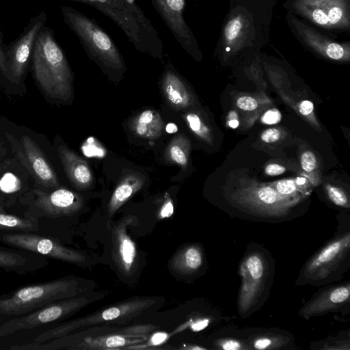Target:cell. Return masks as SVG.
<instances>
[{"label":"cell","mask_w":350,"mask_h":350,"mask_svg":"<svg viewBox=\"0 0 350 350\" xmlns=\"http://www.w3.org/2000/svg\"><path fill=\"white\" fill-rule=\"evenodd\" d=\"M277 0H230L215 51L224 62L257 53L269 40Z\"/></svg>","instance_id":"obj_1"},{"label":"cell","mask_w":350,"mask_h":350,"mask_svg":"<svg viewBox=\"0 0 350 350\" xmlns=\"http://www.w3.org/2000/svg\"><path fill=\"white\" fill-rule=\"evenodd\" d=\"M0 135L8 150L29 174L33 187L48 190L61 186L46 137L0 117Z\"/></svg>","instance_id":"obj_2"},{"label":"cell","mask_w":350,"mask_h":350,"mask_svg":"<svg viewBox=\"0 0 350 350\" xmlns=\"http://www.w3.org/2000/svg\"><path fill=\"white\" fill-rule=\"evenodd\" d=\"M30 67L32 76L46 100L67 103L72 96L73 74L66 54L46 25L35 40Z\"/></svg>","instance_id":"obj_3"},{"label":"cell","mask_w":350,"mask_h":350,"mask_svg":"<svg viewBox=\"0 0 350 350\" xmlns=\"http://www.w3.org/2000/svg\"><path fill=\"white\" fill-rule=\"evenodd\" d=\"M95 286L91 280L72 275L23 286L0 296V318L23 315L52 303L84 295Z\"/></svg>","instance_id":"obj_4"},{"label":"cell","mask_w":350,"mask_h":350,"mask_svg":"<svg viewBox=\"0 0 350 350\" xmlns=\"http://www.w3.org/2000/svg\"><path fill=\"white\" fill-rule=\"evenodd\" d=\"M241 285L237 310L242 318L257 312L267 301L275 274V261L264 246L251 243L239 267Z\"/></svg>","instance_id":"obj_5"},{"label":"cell","mask_w":350,"mask_h":350,"mask_svg":"<svg viewBox=\"0 0 350 350\" xmlns=\"http://www.w3.org/2000/svg\"><path fill=\"white\" fill-rule=\"evenodd\" d=\"M350 268V221H339L334 237L304 264L296 286H324L340 280Z\"/></svg>","instance_id":"obj_6"},{"label":"cell","mask_w":350,"mask_h":350,"mask_svg":"<svg viewBox=\"0 0 350 350\" xmlns=\"http://www.w3.org/2000/svg\"><path fill=\"white\" fill-rule=\"evenodd\" d=\"M81 3L97 9L113 21L137 51L161 59L163 44L151 21L136 2L122 0H65Z\"/></svg>","instance_id":"obj_7"},{"label":"cell","mask_w":350,"mask_h":350,"mask_svg":"<svg viewBox=\"0 0 350 350\" xmlns=\"http://www.w3.org/2000/svg\"><path fill=\"white\" fill-rule=\"evenodd\" d=\"M154 329L155 326L150 324L127 327L91 326L90 328L70 333L44 345L38 343V349H126L130 346L145 342L149 333Z\"/></svg>","instance_id":"obj_8"},{"label":"cell","mask_w":350,"mask_h":350,"mask_svg":"<svg viewBox=\"0 0 350 350\" xmlns=\"http://www.w3.org/2000/svg\"><path fill=\"white\" fill-rule=\"evenodd\" d=\"M237 216L266 223H280L293 217L299 197L280 194L271 185L247 183L230 196Z\"/></svg>","instance_id":"obj_9"},{"label":"cell","mask_w":350,"mask_h":350,"mask_svg":"<svg viewBox=\"0 0 350 350\" xmlns=\"http://www.w3.org/2000/svg\"><path fill=\"white\" fill-rule=\"evenodd\" d=\"M60 9L65 23L77 36L90 58L107 71H124V60L118 48L94 19L70 6Z\"/></svg>","instance_id":"obj_10"},{"label":"cell","mask_w":350,"mask_h":350,"mask_svg":"<svg viewBox=\"0 0 350 350\" xmlns=\"http://www.w3.org/2000/svg\"><path fill=\"white\" fill-rule=\"evenodd\" d=\"M283 7L334 38L350 31V0H287Z\"/></svg>","instance_id":"obj_11"},{"label":"cell","mask_w":350,"mask_h":350,"mask_svg":"<svg viewBox=\"0 0 350 350\" xmlns=\"http://www.w3.org/2000/svg\"><path fill=\"white\" fill-rule=\"evenodd\" d=\"M156 302L150 297L131 299L46 330L36 337L33 342H44L98 324L126 323L145 312Z\"/></svg>","instance_id":"obj_12"},{"label":"cell","mask_w":350,"mask_h":350,"mask_svg":"<svg viewBox=\"0 0 350 350\" xmlns=\"http://www.w3.org/2000/svg\"><path fill=\"white\" fill-rule=\"evenodd\" d=\"M46 12H40L31 18L16 39L5 45L10 76V93L23 95L26 92L25 80L30 66L35 40L46 25Z\"/></svg>","instance_id":"obj_13"},{"label":"cell","mask_w":350,"mask_h":350,"mask_svg":"<svg viewBox=\"0 0 350 350\" xmlns=\"http://www.w3.org/2000/svg\"><path fill=\"white\" fill-rule=\"evenodd\" d=\"M103 296L101 293H85L52 303L23 315L8 319L0 325V337L62 319L72 315Z\"/></svg>","instance_id":"obj_14"},{"label":"cell","mask_w":350,"mask_h":350,"mask_svg":"<svg viewBox=\"0 0 350 350\" xmlns=\"http://www.w3.org/2000/svg\"><path fill=\"white\" fill-rule=\"evenodd\" d=\"M19 202L27 206L31 217L46 216L59 217L79 211L83 205L82 198L77 193L62 186L43 190L31 187Z\"/></svg>","instance_id":"obj_15"},{"label":"cell","mask_w":350,"mask_h":350,"mask_svg":"<svg viewBox=\"0 0 350 350\" xmlns=\"http://www.w3.org/2000/svg\"><path fill=\"white\" fill-rule=\"evenodd\" d=\"M286 21L295 38L307 50L327 59L349 61V41L338 42L336 38L319 31L290 12H286Z\"/></svg>","instance_id":"obj_16"},{"label":"cell","mask_w":350,"mask_h":350,"mask_svg":"<svg viewBox=\"0 0 350 350\" xmlns=\"http://www.w3.org/2000/svg\"><path fill=\"white\" fill-rule=\"evenodd\" d=\"M0 241L12 247L28 250L65 262L79 265H84L88 260V256L81 252L33 232H0Z\"/></svg>","instance_id":"obj_17"},{"label":"cell","mask_w":350,"mask_h":350,"mask_svg":"<svg viewBox=\"0 0 350 350\" xmlns=\"http://www.w3.org/2000/svg\"><path fill=\"white\" fill-rule=\"evenodd\" d=\"M182 48L194 58L202 56L197 40L184 18L185 0H150Z\"/></svg>","instance_id":"obj_18"},{"label":"cell","mask_w":350,"mask_h":350,"mask_svg":"<svg viewBox=\"0 0 350 350\" xmlns=\"http://www.w3.org/2000/svg\"><path fill=\"white\" fill-rule=\"evenodd\" d=\"M350 306V282L327 284L317 291L299 309L298 315L308 320L328 313L348 312Z\"/></svg>","instance_id":"obj_19"},{"label":"cell","mask_w":350,"mask_h":350,"mask_svg":"<svg viewBox=\"0 0 350 350\" xmlns=\"http://www.w3.org/2000/svg\"><path fill=\"white\" fill-rule=\"evenodd\" d=\"M33 187L27 170L10 154L0 157V200L5 208L19 201Z\"/></svg>","instance_id":"obj_20"},{"label":"cell","mask_w":350,"mask_h":350,"mask_svg":"<svg viewBox=\"0 0 350 350\" xmlns=\"http://www.w3.org/2000/svg\"><path fill=\"white\" fill-rule=\"evenodd\" d=\"M133 220V217L127 216L112 229V257L118 270L125 276L135 272L137 263L136 245L127 232V227Z\"/></svg>","instance_id":"obj_21"},{"label":"cell","mask_w":350,"mask_h":350,"mask_svg":"<svg viewBox=\"0 0 350 350\" xmlns=\"http://www.w3.org/2000/svg\"><path fill=\"white\" fill-rule=\"evenodd\" d=\"M55 150L71 185L80 190L90 187L93 183V175L86 161L64 143L56 142Z\"/></svg>","instance_id":"obj_22"},{"label":"cell","mask_w":350,"mask_h":350,"mask_svg":"<svg viewBox=\"0 0 350 350\" xmlns=\"http://www.w3.org/2000/svg\"><path fill=\"white\" fill-rule=\"evenodd\" d=\"M248 349H286L294 345L288 332L275 328H248L240 331Z\"/></svg>","instance_id":"obj_23"},{"label":"cell","mask_w":350,"mask_h":350,"mask_svg":"<svg viewBox=\"0 0 350 350\" xmlns=\"http://www.w3.org/2000/svg\"><path fill=\"white\" fill-rule=\"evenodd\" d=\"M49 263L46 257L18 249L0 247V268L6 271L27 274L44 268Z\"/></svg>","instance_id":"obj_24"},{"label":"cell","mask_w":350,"mask_h":350,"mask_svg":"<svg viewBox=\"0 0 350 350\" xmlns=\"http://www.w3.org/2000/svg\"><path fill=\"white\" fill-rule=\"evenodd\" d=\"M161 86L167 103L174 109L180 110L194 104L193 96L187 85L171 66L165 70Z\"/></svg>","instance_id":"obj_25"},{"label":"cell","mask_w":350,"mask_h":350,"mask_svg":"<svg viewBox=\"0 0 350 350\" xmlns=\"http://www.w3.org/2000/svg\"><path fill=\"white\" fill-rule=\"evenodd\" d=\"M204 255L202 247L197 243H190L182 247L172 257V269L184 275L198 273L203 266Z\"/></svg>","instance_id":"obj_26"},{"label":"cell","mask_w":350,"mask_h":350,"mask_svg":"<svg viewBox=\"0 0 350 350\" xmlns=\"http://www.w3.org/2000/svg\"><path fill=\"white\" fill-rule=\"evenodd\" d=\"M144 185L142 176L136 173L126 174L114 189L108 204V213L112 216L127 200Z\"/></svg>","instance_id":"obj_27"},{"label":"cell","mask_w":350,"mask_h":350,"mask_svg":"<svg viewBox=\"0 0 350 350\" xmlns=\"http://www.w3.org/2000/svg\"><path fill=\"white\" fill-rule=\"evenodd\" d=\"M130 128L137 136L153 139L161 135L163 122L157 111L147 109L133 118L131 121Z\"/></svg>","instance_id":"obj_28"},{"label":"cell","mask_w":350,"mask_h":350,"mask_svg":"<svg viewBox=\"0 0 350 350\" xmlns=\"http://www.w3.org/2000/svg\"><path fill=\"white\" fill-rule=\"evenodd\" d=\"M38 229V219L8 213L0 200V232H33Z\"/></svg>","instance_id":"obj_29"},{"label":"cell","mask_w":350,"mask_h":350,"mask_svg":"<svg viewBox=\"0 0 350 350\" xmlns=\"http://www.w3.org/2000/svg\"><path fill=\"white\" fill-rule=\"evenodd\" d=\"M190 146L189 140L185 136L183 135L175 136L165 149V160L183 168L186 167L189 161Z\"/></svg>","instance_id":"obj_30"},{"label":"cell","mask_w":350,"mask_h":350,"mask_svg":"<svg viewBox=\"0 0 350 350\" xmlns=\"http://www.w3.org/2000/svg\"><path fill=\"white\" fill-rule=\"evenodd\" d=\"M185 119L190 130L196 135L204 141L211 142L210 129L198 113L190 111L185 116Z\"/></svg>","instance_id":"obj_31"},{"label":"cell","mask_w":350,"mask_h":350,"mask_svg":"<svg viewBox=\"0 0 350 350\" xmlns=\"http://www.w3.org/2000/svg\"><path fill=\"white\" fill-rule=\"evenodd\" d=\"M213 345L215 349L224 350L248 349L241 336L240 337L239 336V334L224 335L221 333V336L216 338Z\"/></svg>","instance_id":"obj_32"},{"label":"cell","mask_w":350,"mask_h":350,"mask_svg":"<svg viewBox=\"0 0 350 350\" xmlns=\"http://www.w3.org/2000/svg\"><path fill=\"white\" fill-rule=\"evenodd\" d=\"M325 191L329 201L334 205L345 209L350 208L349 198L341 189L327 184L325 185Z\"/></svg>","instance_id":"obj_33"},{"label":"cell","mask_w":350,"mask_h":350,"mask_svg":"<svg viewBox=\"0 0 350 350\" xmlns=\"http://www.w3.org/2000/svg\"><path fill=\"white\" fill-rule=\"evenodd\" d=\"M0 85L10 92V76L8 64L3 42L2 34L0 31Z\"/></svg>","instance_id":"obj_34"},{"label":"cell","mask_w":350,"mask_h":350,"mask_svg":"<svg viewBox=\"0 0 350 350\" xmlns=\"http://www.w3.org/2000/svg\"><path fill=\"white\" fill-rule=\"evenodd\" d=\"M271 185L280 194L286 196H294L298 190V185L294 179L278 180Z\"/></svg>","instance_id":"obj_35"},{"label":"cell","mask_w":350,"mask_h":350,"mask_svg":"<svg viewBox=\"0 0 350 350\" xmlns=\"http://www.w3.org/2000/svg\"><path fill=\"white\" fill-rule=\"evenodd\" d=\"M301 165L306 172H311L317 165V161L314 154L311 151H305L301 156Z\"/></svg>","instance_id":"obj_36"},{"label":"cell","mask_w":350,"mask_h":350,"mask_svg":"<svg viewBox=\"0 0 350 350\" xmlns=\"http://www.w3.org/2000/svg\"><path fill=\"white\" fill-rule=\"evenodd\" d=\"M237 107L245 111H253L258 107V102L253 97L243 96L237 100Z\"/></svg>","instance_id":"obj_37"},{"label":"cell","mask_w":350,"mask_h":350,"mask_svg":"<svg viewBox=\"0 0 350 350\" xmlns=\"http://www.w3.org/2000/svg\"><path fill=\"white\" fill-rule=\"evenodd\" d=\"M281 113L277 109H271L267 111L261 118V120L266 124H275L281 120Z\"/></svg>","instance_id":"obj_38"},{"label":"cell","mask_w":350,"mask_h":350,"mask_svg":"<svg viewBox=\"0 0 350 350\" xmlns=\"http://www.w3.org/2000/svg\"><path fill=\"white\" fill-rule=\"evenodd\" d=\"M280 131L275 128H271L265 130L261 134V140L265 143H273L280 139Z\"/></svg>","instance_id":"obj_39"},{"label":"cell","mask_w":350,"mask_h":350,"mask_svg":"<svg viewBox=\"0 0 350 350\" xmlns=\"http://www.w3.org/2000/svg\"><path fill=\"white\" fill-rule=\"evenodd\" d=\"M173 212L174 206L172 200L167 197L159 209V217L161 219L170 217Z\"/></svg>","instance_id":"obj_40"},{"label":"cell","mask_w":350,"mask_h":350,"mask_svg":"<svg viewBox=\"0 0 350 350\" xmlns=\"http://www.w3.org/2000/svg\"><path fill=\"white\" fill-rule=\"evenodd\" d=\"M265 174L269 176H278L286 172V168L277 163H271L266 166Z\"/></svg>","instance_id":"obj_41"},{"label":"cell","mask_w":350,"mask_h":350,"mask_svg":"<svg viewBox=\"0 0 350 350\" xmlns=\"http://www.w3.org/2000/svg\"><path fill=\"white\" fill-rule=\"evenodd\" d=\"M314 109L313 103L308 100L301 101L299 105V111L303 116H308L310 114Z\"/></svg>","instance_id":"obj_42"},{"label":"cell","mask_w":350,"mask_h":350,"mask_svg":"<svg viewBox=\"0 0 350 350\" xmlns=\"http://www.w3.org/2000/svg\"><path fill=\"white\" fill-rule=\"evenodd\" d=\"M228 124L232 129H237L239 125L238 116L234 111H231L228 113Z\"/></svg>","instance_id":"obj_43"},{"label":"cell","mask_w":350,"mask_h":350,"mask_svg":"<svg viewBox=\"0 0 350 350\" xmlns=\"http://www.w3.org/2000/svg\"><path fill=\"white\" fill-rule=\"evenodd\" d=\"M8 154V150L5 147V145L2 140V138L0 135V157H3Z\"/></svg>","instance_id":"obj_44"},{"label":"cell","mask_w":350,"mask_h":350,"mask_svg":"<svg viewBox=\"0 0 350 350\" xmlns=\"http://www.w3.org/2000/svg\"><path fill=\"white\" fill-rule=\"evenodd\" d=\"M166 131L170 133H172L177 131V127L174 124L170 123L166 126Z\"/></svg>","instance_id":"obj_45"}]
</instances>
